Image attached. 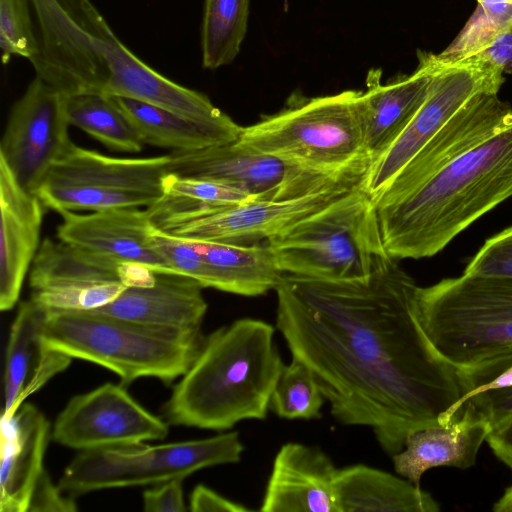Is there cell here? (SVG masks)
<instances>
[{
	"mask_svg": "<svg viewBox=\"0 0 512 512\" xmlns=\"http://www.w3.org/2000/svg\"><path fill=\"white\" fill-rule=\"evenodd\" d=\"M464 273L512 278V226L487 239Z\"/></svg>",
	"mask_w": 512,
	"mask_h": 512,
	"instance_id": "836d02e7",
	"label": "cell"
},
{
	"mask_svg": "<svg viewBox=\"0 0 512 512\" xmlns=\"http://www.w3.org/2000/svg\"><path fill=\"white\" fill-rule=\"evenodd\" d=\"M168 173L237 186L254 199L282 200L336 183L362 179L365 171L327 173L295 165L248 148L238 141L168 154Z\"/></svg>",
	"mask_w": 512,
	"mask_h": 512,
	"instance_id": "30bf717a",
	"label": "cell"
},
{
	"mask_svg": "<svg viewBox=\"0 0 512 512\" xmlns=\"http://www.w3.org/2000/svg\"><path fill=\"white\" fill-rule=\"evenodd\" d=\"M243 450L235 431L153 446L85 450L66 466L58 486L74 498L102 489L159 484L203 468L237 463Z\"/></svg>",
	"mask_w": 512,
	"mask_h": 512,
	"instance_id": "9c48e42d",
	"label": "cell"
},
{
	"mask_svg": "<svg viewBox=\"0 0 512 512\" xmlns=\"http://www.w3.org/2000/svg\"><path fill=\"white\" fill-rule=\"evenodd\" d=\"M274 327L242 318L204 338L164 406L168 423L226 430L266 418L283 362Z\"/></svg>",
	"mask_w": 512,
	"mask_h": 512,
	"instance_id": "3957f363",
	"label": "cell"
},
{
	"mask_svg": "<svg viewBox=\"0 0 512 512\" xmlns=\"http://www.w3.org/2000/svg\"><path fill=\"white\" fill-rule=\"evenodd\" d=\"M118 262L61 240L45 238L33 260L29 285L33 291L122 282Z\"/></svg>",
	"mask_w": 512,
	"mask_h": 512,
	"instance_id": "4316f807",
	"label": "cell"
},
{
	"mask_svg": "<svg viewBox=\"0 0 512 512\" xmlns=\"http://www.w3.org/2000/svg\"><path fill=\"white\" fill-rule=\"evenodd\" d=\"M486 442L495 456L512 471V416L492 426Z\"/></svg>",
	"mask_w": 512,
	"mask_h": 512,
	"instance_id": "ab89813d",
	"label": "cell"
},
{
	"mask_svg": "<svg viewBox=\"0 0 512 512\" xmlns=\"http://www.w3.org/2000/svg\"><path fill=\"white\" fill-rule=\"evenodd\" d=\"M0 309L11 310L40 247L45 210L42 201L22 187L0 157Z\"/></svg>",
	"mask_w": 512,
	"mask_h": 512,
	"instance_id": "ac0fdd59",
	"label": "cell"
},
{
	"mask_svg": "<svg viewBox=\"0 0 512 512\" xmlns=\"http://www.w3.org/2000/svg\"><path fill=\"white\" fill-rule=\"evenodd\" d=\"M203 288L188 276L156 273L152 285L127 287L114 301L93 311L152 326L201 329L208 308Z\"/></svg>",
	"mask_w": 512,
	"mask_h": 512,
	"instance_id": "603a6c76",
	"label": "cell"
},
{
	"mask_svg": "<svg viewBox=\"0 0 512 512\" xmlns=\"http://www.w3.org/2000/svg\"><path fill=\"white\" fill-rule=\"evenodd\" d=\"M419 65L410 75H399L381 82L382 72L372 69L366 77V90L358 96L364 148L370 162L383 153L403 132L428 92L436 64L432 54L419 53Z\"/></svg>",
	"mask_w": 512,
	"mask_h": 512,
	"instance_id": "e0dca14e",
	"label": "cell"
},
{
	"mask_svg": "<svg viewBox=\"0 0 512 512\" xmlns=\"http://www.w3.org/2000/svg\"><path fill=\"white\" fill-rule=\"evenodd\" d=\"M495 512H512V485L507 487L501 497L493 504Z\"/></svg>",
	"mask_w": 512,
	"mask_h": 512,
	"instance_id": "60d3db41",
	"label": "cell"
},
{
	"mask_svg": "<svg viewBox=\"0 0 512 512\" xmlns=\"http://www.w3.org/2000/svg\"><path fill=\"white\" fill-rule=\"evenodd\" d=\"M0 48L3 64L13 56L31 61L37 55L29 0H0Z\"/></svg>",
	"mask_w": 512,
	"mask_h": 512,
	"instance_id": "1f68e13d",
	"label": "cell"
},
{
	"mask_svg": "<svg viewBox=\"0 0 512 512\" xmlns=\"http://www.w3.org/2000/svg\"><path fill=\"white\" fill-rule=\"evenodd\" d=\"M168 434V422L141 406L123 384L113 383L72 397L51 431L55 442L80 451L139 445Z\"/></svg>",
	"mask_w": 512,
	"mask_h": 512,
	"instance_id": "7c38bea8",
	"label": "cell"
},
{
	"mask_svg": "<svg viewBox=\"0 0 512 512\" xmlns=\"http://www.w3.org/2000/svg\"><path fill=\"white\" fill-rule=\"evenodd\" d=\"M338 469L321 449L284 444L267 482L263 512H339L335 478Z\"/></svg>",
	"mask_w": 512,
	"mask_h": 512,
	"instance_id": "d6986e66",
	"label": "cell"
},
{
	"mask_svg": "<svg viewBox=\"0 0 512 512\" xmlns=\"http://www.w3.org/2000/svg\"><path fill=\"white\" fill-rule=\"evenodd\" d=\"M266 243L285 275L312 279H366L393 259L362 182Z\"/></svg>",
	"mask_w": 512,
	"mask_h": 512,
	"instance_id": "8992f818",
	"label": "cell"
},
{
	"mask_svg": "<svg viewBox=\"0 0 512 512\" xmlns=\"http://www.w3.org/2000/svg\"><path fill=\"white\" fill-rule=\"evenodd\" d=\"M50 424L34 405L23 403L1 420L0 511L28 512L34 490L45 472L43 460Z\"/></svg>",
	"mask_w": 512,
	"mask_h": 512,
	"instance_id": "7402d4cb",
	"label": "cell"
},
{
	"mask_svg": "<svg viewBox=\"0 0 512 512\" xmlns=\"http://www.w3.org/2000/svg\"><path fill=\"white\" fill-rule=\"evenodd\" d=\"M42 342L71 358L98 364L121 378V384L152 377L170 384L197 357L201 329L152 326L93 310L48 309Z\"/></svg>",
	"mask_w": 512,
	"mask_h": 512,
	"instance_id": "5b68a950",
	"label": "cell"
},
{
	"mask_svg": "<svg viewBox=\"0 0 512 512\" xmlns=\"http://www.w3.org/2000/svg\"><path fill=\"white\" fill-rule=\"evenodd\" d=\"M249 0H205L201 27L202 64L217 69L238 55L247 31Z\"/></svg>",
	"mask_w": 512,
	"mask_h": 512,
	"instance_id": "f1b7e54d",
	"label": "cell"
},
{
	"mask_svg": "<svg viewBox=\"0 0 512 512\" xmlns=\"http://www.w3.org/2000/svg\"><path fill=\"white\" fill-rule=\"evenodd\" d=\"M47 312L31 298L18 306L5 353L3 419L11 418L30 395L71 363L70 356L49 349L42 342Z\"/></svg>",
	"mask_w": 512,
	"mask_h": 512,
	"instance_id": "ffe728a7",
	"label": "cell"
},
{
	"mask_svg": "<svg viewBox=\"0 0 512 512\" xmlns=\"http://www.w3.org/2000/svg\"><path fill=\"white\" fill-rule=\"evenodd\" d=\"M335 491L339 512H437L432 495L409 480L358 464L338 469Z\"/></svg>",
	"mask_w": 512,
	"mask_h": 512,
	"instance_id": "d4e9b609",
	"label": "cell"
},
{
	"mask_svg": "<svg viewBox=\"0 0 512 512\" xmlns=\"http://www.w3.org/2000/svg\"><path fill=\"white\" fill-rule=\"evenodd\" d=\"M59 240L118 262L143 264L156 273L174 269L152 242L154 225L147 208H112L80 214H60Z\"/></svg>",
	"mask_w": 512,
	"mask_h": 512,
	"instance_id": "2e32d148",
	"label": "cell"
},
{
	"mask_svg": "<svg viewBox=\"0 0 512 512\" xmlns=\"http://www.w3.org/2000/svg\"><path fill=\"white\" fill-rule=\"evenodd\" d=\"M512 123V106L498 93L470 100L372 200H389L415 189L462 154Z\"/></svg>",
	"mask_w": 512,
	"mask_h": 512,
	"instance_id": "9a60e30c",
	"label": "cell"
},
{
	"mask_svg": "<svg viewBox=\"0 0 512 512\" xmlns=\"http://www.w3.org/2000/svg\"><path fill=\"white\" fill-rule=\"evenodd\" d=\"M418 287L391 259L366 279L284 275L275 289L276 327L332 416L370 427L390 456L411 432L448 423L465 396L421 326Z\"/></svg>",
	"mask_w": 512,
	"mask_h": 512,
	"instance_id": "6da1fadb",
	"label": "cell"
},
{
	"mask_svg": "<svg viewBox=\"0 0 512 512\" xmlns=\"http://www.w3.org/2000/svg\"><path fill=\"white\" fill-rule=\"evenodd\" d=\"M434 62L437 68L422 105L403 132L370 162L365 172L362 186L371 198L470 100L484 92L498 93L504 82L503 72L477 62Z\"/></svg>",
	"mask_w": 512,
	"mask_h": 512,
	"instance_id": "8fae6325",
	"label": "cell"
},
{
	"mask_svg": "<svg viewBox=\"0 0 512 512\" xmlns=\"http://www.w3.org/2000/svg\"><path fill=\"white\" fill-rule=\"evenodd\" d=\"M421 326L460 375L465 401L512 366V278L463 273L418 287Z\"/></svg>",
	"mask_w": 512,
	"mask_h": 512,
	"instance_id": "277c9868",
	"label": "cell"
},
{
	"mask_svg": "<svg viewBox=\"0 0 512 512\" xmlns=\"http://www.w3.org/2000/svg\"><path fill=\"white\" fill-rule=\"evenodd\" d=\"M126 288L122 282L58 287L33 291L31 299L50 310L86 311L109 304Z\"/></svg>",
	"mask_w": 512,
	"mask_h": 512,
	"instance_id": "d6a6232c",
	"label": "cell"
},
{
	"mask_svg": "<svg viewBox=\"0 0 512 512\" xmlns=\"http://www.w3.org/2000/svg\"><path fill=\"white\" fill-rule=\"evenodd\" d=\"M324 401L312 371L292 357V361L283 366L269 409L284 419H314L321 417Z\"/></svg>",
	"mask_w": 512,
	"mask_h": 512,
	"instance_id": "f546056e",
	"label": "cell"
},
{
	"mask_svg": "<svg viewBox=\"0 0 512 512\" xmlns=\"http://www.w3.org/2000/svg\"><path fill=\"white\" fill-rule=\"evenodd\" d=\"M509 386H512V366L489 383L483 391Z\"/></svg>",
	"mask_w": 512,
	"mask_h": 512,
	"instance_id": "b9f144b4",
	"label": "cell"
},
{
	"mask_svg": "<svg viewBox=\"0 0 512 512\" xmlns=\"http://www.w3.org/2000/svg\"><path fill=\"white\" fill-rule=\"evenodd\" d=\"M478 6L455 40L440 54V64L462 60L485 47L511 20L512 5L504 0H477Z\"/></svg>",
	"mask_w": 512,
	"mask_h": 512,
	"instance_id": "4dcf8cb0",
	"label": "cell"
},
{
	"mask_svg": "<svg viewBox=\"0 0 512 512\" xmlns=\"http://www.w3.org/2000/svg\"><path fill=\"white\" fill-rule=\"evenodd\" d=\"M360 91L290 96L279 112L243 127L242 145L308 169L327 173L367 170L358 112Z\"/></svg>",
	"mask_w": 512,
	"mask_h": 512,
	"instance_id": "52a82bcc",
	"label": "cell"
},
{
	"mask_svg": "<svg viewBox=\"0 0 512 512\" xmlns=\"http://www.w3.org/2000/svg\"><path fill=\"white\" fill-rule=\"evenodd\" d=\"M462 60L512 73V20L485 47Z\"/></svg>",
	"mask_w": 512,
	"mask_h": 512,
	"instance_id": "e575fe53",
	"label": "cell"
},
{
	"mask_svg": "<svg viewBox=\"0 0 512 512\" xmlns=\"http://www.w3.org/2000/svg\"><path fill=\"white\" fill-rule=\"evenodd\" d=\"M76 510L74 498L65 494L58 485H55L45 471L34 490L28 512H73Z\"/></svg>",
	"mask_w": 512,
	"mask_h": 512,
	"instance_id": "74e56055",
	"label": "cell"
},
{
	"mask_svg": "<svg viewBox=\"0 0 512 512\" xmlns=\"http://www.w3.org/2000/svg\"><path fill=\"white\" fill-rule=\"evenodd\" d=\"M491 429L485 416L465 401L448 423L411 432L404 448L392 456L394 469L419 486L422 475L431 468H470Z\"/></svg>",
	"mask_w": 512,
	"mask_h": 512,
	"instance_id": "44dd1931",
	"label": "cell"
},
{
	"mask_svg": "<svg viewBox=\"0 0 512 512\" xmlns=\"http://www.w3.org/2000/svg\"><path fill=\"white\" fill-rule=\"evenodd\" d=\"M511 196L512 123L415 189L373 203L388 255L421 259Z\"/></svg>",
	"mask_w": 512,
	"mask_h": 512,
	"instance_id": "7a4b0ae2",
	"label": "cell"
},
{
	"mask_svg": "<svg viewBox=\"0 0 512 512\" xmlns=\"http://www.w3.org/2000/svg\"><path fill=\"white\" fill-rule=\"evenodd\" d=\"M183 478L159 483L143 492V509L146 512H183L186 510Z\"/></svg>",
	"mask_w": 512,
	"mask_h": 512,
	"instance_id": "d590c367",
	"label": "cell"
},
{
	"mask_svg": "<svg viewBox=\"0 0 512 512\" xmlns=\"http://www.w3.org/2000/svg\"><path fill=\"white\" fill-rule=\"evenodd\" d=\"M506 3L508 4H511L512 5V0H504Z\"/></svg>",
	"mask_w": 512,
	"mask_h": 512,
	"instance_id": "7bdbcfd3",
	"label": "cell"
},
{
	"mask_svg": "<svg viewBox=\"0 0 512 512\" xmlns=\"http://www.w3.org/2000/svg\"><path fill=\"white\" fill-rule=\"evenodd\" d=\"M169 156L120 158L73 142L50 166L33 193L47 209L100 211L148 208L163 195Z\"/></svg>",
	"mask_w": 512,
	"mask_h": 512,
	"instance_id": "ba28073f",
	"label": "cell"
},
{
	"mask_svg": "<svg viewBox=\"0 0 512 512\" xmlns=\"http://www.w3.org/2000/svg\"><path fill=\"white\" fill-rule=\"evenodd\" d=\"M66 95L35 78L14 103L2 136L0 157L18 183L33 191L71 144Z\"/></svg>",
	"mask_w": 512,
	"mask_h": 512,
	"instance_id": "4fadbf2b",
	"label": "cell"
},
{
	"mask_svg": "<svg viewBox=\"0 0 512 512\" xmlns=\"http://www.w3.org/2000/svg\"><path fill=\"white\" fill-rule=\"evenodd\" d=\"M191 241L206 264L205 288L241 296H260L275 290L285 275L266 242Z\"/></svg>",
	"mask_w": 512,
	"mask_h": 512,
	"instance_id": "cb8c5ba5",
	"label": "cell"
},
{
	"mask_svg": "<svg viewBox=\"0 0 512 512\" xmlns=\"http://www.w3.org/2000/svg\"><path fill=\"white\" fill-rule=\"evenodd\" d=\"M466 401L471 402L491 426L512 416V386L485 390Z\"/></svg>",
	"mask_w": 512,
	"mask_h": 512,
	"instance_id": "8d00e7d4",
	"label": "cell"
},
{
	"mask_svg": "<svg viewBox=\"0 0 512 512\" xmlns=\"http://www.w3.org/2000/svg\"><path fill=\"white\" fill-rule=\"evenodd\" d=\"M69 124L111 150L138 153L143 148L139 134L110 95L79 93L66 96Z\"/></svg>",
	"mask_w": 512,
	"mask_h": 512,
	"instance_id": "83f0119b",
	"label": "cell"
},
{
	"mask_svg": "<svg viewBox=\"0 0 512 512\" xmlns=\"http://www.w3.org/2000/svg\"><path fill=\"white\" fill-rule=\"evenodd\" d=\"M189 510L193 512L227 511L247 512L249 508L233 502L205 485H197L189 497Z\"/></svg>",
	"mask_w": 512,
	"mask_h": 512,
	"instance_id": "f35d334b",
	"label": "cell"
},
{
	"mask_svg": "<svg viewBox=\"0 0 512 512\" xmlns=\"http://www.w3.org/2000/svg\"><path fill=\"white\" fill-rule=\"evenodd\" d=\"M363 179L346 180L302 196L282 200L251 199L207 210L177 224L171 235L197 241L263 243L326 207Z\"/></svg>",
	"mask_w": 512,
	"mask_h": 512,
	"instance_id": "5bb4252c",
	"label": "cell"
},
{
	"mask_svg": "<svg viewBox=\"0 0 512 512\" xmlns=\"http://www.w3.org/2000/svg\"><path fill=\"white\" fill-rule=\"evenodd\" d=\"M110 96L144 144L173 151H194L237 141L242 132L205 125L140 100Z\"/></svg>",
	"mask_w": 512,
	"mask_h": 512,
	"instance_id": "484cf974",
	"label": "cell"
}]
</instances>
